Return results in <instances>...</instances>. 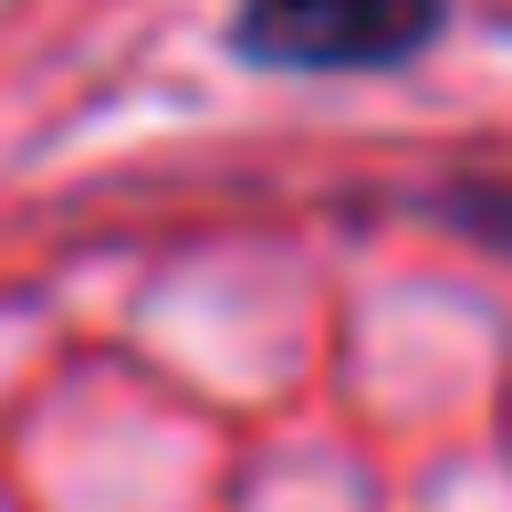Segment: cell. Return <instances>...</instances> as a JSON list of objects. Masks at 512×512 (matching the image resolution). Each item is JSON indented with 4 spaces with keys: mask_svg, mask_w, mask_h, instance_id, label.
<instances>
[{
    "mask_svg": "<svg viewBox=\"0 0 512 512\" xmlns=\"http://www.w3.org/2000/svg\"><path fill=\"white\" fill-rule=\"evenodd\" d=\"M439 21V0H251L241 42L262 63H387Z\"/></svg>",
    "mask_w": 512,
    "mask_h": 512,
    "instance_id": "cell-1",
    "label": "cell"
}]
</instances>
